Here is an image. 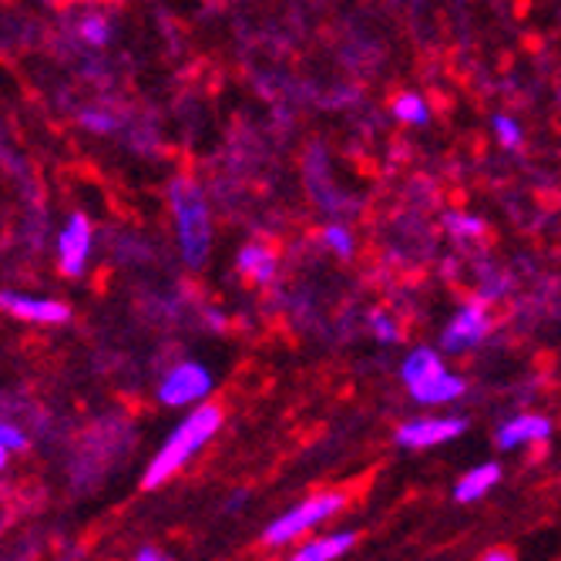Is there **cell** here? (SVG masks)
I'll list each match as a JSON object with an SVG mask.
<instances>
[{
  "label": "cell",
  "mask_w": 561,
  "mask_h": 561,
  "mask_svg": "<svg viewBox=\"0 0 561 561\" xmlns=\"http://www.w3.org/2000/svg\"><path fill=\"white\" fill-rule=\"evenodd\" d=\"M236 266H239L242 276H249L256 286H266L276 276V256L266 245H242L239 256H236Z\"/></svg>",
  "instance_id": "obj_13"
},
{
  "label": "cell",
  "mask_w": 561,
  "mask_h": 561,
  "mask_svg": "<svg viewBox=\"0 0 561 561\" xmlns=\"http://www.w3.org/2000/svg\"><path fill=\"white\" fill-rule=\"evenodd\" d=\"M447 229L454 236H481L484 232V222L478 216H461V213H450L447 216Z\"/></svg>",
  "instance_id": "obj_21"
},
{
  "label": "cell",
  "mask_w": 561,
  "mask_h": 561,
  "mask_svg": "<svg viewBox=\"0 0 561 561\" xmlns=\"http://www.w3.org/2000/svg\"><path fill=\"white\" fill-rule=\"evenodd\" d=\"M27 447H31V434L21 424H14V421L0 424V468H8L11 457L14 454H24Z\"/></svg>",
  "instance_id": "obj_15"
},
{
  "label": "cell",
  "mask_w": 561,
  "mask_h": 561,
  "mask_svg": "<svg viewBox=\"0 0 561 561\" xmlns=\"http://www.w3.org/2000/svg\"><path fill=\"white\" fill-rule=\"evenodd\" d=\"M491 330H494V320H491V310H488V299H471L444 327L440 350L444 353H468V350L481 346L491 336Z\"/></svg>",
  "instance_id": "obj_6"
},
{
  "label": "cell",
  "mask_w": 561,
  "mask_h": 561,
  "mask_svg": "<svg viewBox=\"0 0 561 561\" xmlns=\"http://www.w3.org/2000/svg\"><path fill=\"white\" fill-rule=\"evenodd\" d=\"M393 115L407 125H427L431 122V108L424 105V98H417L411 91L393 98Z\"/></svg>",
  "instance_id": "obj_16"
},
{
  "label": "cell",
  "mask_w": 561,
  "mask_h": 561,
  "mask_svg": "<svg viewBox=\"0 0 561 561\" xmlns=\"http://www.w3.org/2000/svg\"><path fill=\"white\" fill-rule=\"evenodd\" d=\"M245 501H249V491H245V488H239V491L226 501V512H229V515H232V512H239V507H242Z\"/></svg>",
  "instance_id": "obj_25"
},
{
  "label": "cell",
  "mask_w": 561,
  "mask_h": 561,
  "mask_svg": "<svg viewBox=\"0 0 561 561\" xmlns=\"http://www.w3.org/2000/svg\"><path fill=\"white\" fill-rule=\"evenodd\" d=\"M494 135L504 148H518L522 145V128L515 118H507V115H497L494 118Z\"/></svg>",
  "instance_id": "obj_20"
},
{
  "label": "cell",
  "mask_w": 561,
  "mask_h": 561,
  "mask_svg": "<svg viewBox=\"0 0 561 561\" xmlns=\"http://www.w3.org/2000/svg\"><path fill=\"white\" fill-rule=\"evenodd\" d=\"M343 507H346L343 491H317L310 497H302L299 504H293L289 512H283L279 518H273L263 528V545L266 548H289L296 538L310 535V531L323 528L330 518H336Z\"/></svg>",
  "instance_id": "obj_3"
},
{
  "label": "cell",
  "mask_w": 561,
  "mask_h": 561,
  "mask_svg": "<svg viewBox=\"0 0 561 561\" xmlns=\"http://www.w3.org/2000/svg\"><path fill=\"white\" fill-rule=\"evenodd\" d=\"M356 531H330V535H317V538H310L306 545H299L296 551H289L286 558H279V561H336V558H343L346 551H353V545H356Z\"/></svg>",
  "instance_id": "obj_11"
},
{
  "label": "cell",
  "mask_w": 561,
  "mask_h": 561,
  "mask_svg": "<svg viewBox=\"0 0 561 561\" xmlns=\"http://www.w3.org/2000/svg\"><path fill=\"white\" fill-rule=\"evenodd\" d=\"M78 34H81L88 44L101 47V44H108V37H112V27H108V21H105V18H84Z\"/></svg>",
  "instance_id": "obj_18"
},
{
  "label": "cell",
  "mask_w": 561,
  "mask_h": 561,
  "mask_svg": "<svg viewBox=\"0 0 561 561\" xmlns=\"http://www.w3.org/2000/svg\"><path fill=\"white\" fill-rule=\"evenodd\" d=\"M478 561H518V558L507 551V548H488Z\"/></svg>",
  "instance_id": "obj_24"
},
{
  "label": "cell",
  "mask_w": 561,
  "mask_h": 561,
  "mask_svg": "<svg viewBox=\"0 0 561 561\" xmlns=\"http://www.w3.org/2000/svg\"><path fill=\"white\" fill-rule=\"evenodd\" d=\"M213 387H216V377L209 367H202L198 360H182L159 380L156 397L169 411H182V407L192 411L202 400H209Z\"/></svg>",
  "instance_id": "obj_4"
},
{
  "label": "cell",
  "mask_w": 561,
  "mask_h": 561,
  "mask_svg": "<svg viewBox=\"0 0 561 561\" xmlns=\"http://www.w3.org/2000/svg\"><path fill=\"white\" fill-rule=\"evenodd\" d=\"M169 202H172V216H175V236H179L182 260L188 270H198L209 260V249H213V219L206 209V198H202V188L192 179H172Z\"/></svg>",
  "instance_id": "obj_2"
},
{
  "label": "cell",
  "mask_w": 561,
  "mask_h": 561,
  "mask_svg": "<svg viewBox=\"0 0 561 561\" xmlns=\"http://www.w3.org/2000/svg\"><path fill=\"white\" fill-rule=\"evenodd\" d=\"M465 434H468V417H461V414H427V417L403 421L393 431V444L400 450H431V447L450 444Z\"/></svg>",
  "instance_id": "obj_5"
},
{
  "label": "cell",
  "mask_w": 561,
  "mask_h": 561,
  "mask_svg": "<svg viewBox=\"0 0 561 561\" xmlns=\"http://www.w3.org/2000/svg\"><path fill=\"white\" fill-rule=\"evenodd\" d=\"M0 306L27 323H47V327H58L71 320V306L58 302V299H41V296H21V293H4L0 296Z\"/></svg>",
  "instance_id": "obj_10"
},
{
  "label": "cell",
  "mask_w": 561,
  "mask_h": 561,
  "mask_svg": "<svg viewBox=\"0 0 561 561\" xmlns=\"http://www.w3.org/2000/svg\"><path fill=\"white\" fill-rule=\"evenodd\" d=\"M407 393H411V400L421 403V407H447V403H457L468 393V380L440 364L427 377L407 383Z\"/></svg>",
  "instance_id": "obj_8"
},
{
  "label": "cell",
  "mask_w": 561,
  "mask_h": 561,
  "mask_svg": "<svg viewBox=\"0 0 561 561\" xmlns=\"http://www.w3.org/2000/svg\"><path fill=\"white\" fill-rule=\"evenodd\" d=\"M444 360H440V353L437 350H431V346H417V350H411L403 356V364H400V380H403V387L407 383H414V380H421V377H427L431 370H437Z\"/></svg>",
  "instance_id": "obj_14"
},
{
  "label": "cell",
  "mask_w": 561,
  "mask_h": 561,
  "mask_svg": "<svg viewBox=\"0 0 561 561\" xmlns=\"http://www.w3.org/2000/svg\"><path fill=\"white\" fill-rule=\"evenodd\" d=\"M88 131H94V135H105V131H115L118 128V118H112V115H105V112H81V118H78Z\"/></svg>",
  "instance_id": "obj_22"
},
{
  "label": "cell",
  "mask_w": 561,
  "mask_h": 561,
  "mask_svg": "<svg viewBox=\"0 0 561 561\" xmlns=\"http://www.w3.org/2000/svg\"><path fill=\"white\" fill-rule=\"evenodd\" d=\"M497 484H501V465H497V461H484V465H478V468H471L468 474L457 478V484H454V501H457V504H478V501L488 497Z\"/></svg>",
  "instance_id": "obj_12"
},
{
  "label": "cell",
  "mask_w": 561,
  "mask_h": 561,
  "mask_svg": "<svg viewBox=\"0 0 561 561\" xmlns=\"http://www.w3.org/2000/svg\"><path fill=\"white\" fill-rule=\"evenodd\" d=\"M551 434H554L551 417L528 411V414H515V417L501 421L494 431V444H497V450H522V447H538V444L551 440Z\"/></svg>",
  "instance_id": "obj_7"
},
{
  "label": "cell",
  "mask_w": 561,
  "mask_h": 561,
  "mask_svg": "<svg viewBox=\"0 0 561 561\" xmlns=\"http://www.w3.org/2000/svg\"><path fill=\"white\" fill-rule=\"evenodd\" d=\"M131 561H172L162 548H156V545H141L135 554H131Z\"/></svg>",
  "instance_id": "obj_23"
},
{
  "label": "cell",
  "mask_w": 561,
  "mask_h": 561,
  "mask_svg": "<svg viewBox=\"0 0 561 561\" xmlns=\"http://www.w3.org/2000/svg\"><path fill=\"white\" fill-rule=\"evenodd\" d=\"M370 333L377 336V343H383V346H390V343H400V327L393 323V317H387V313H374L370 317Z\"/></svg>",
  "instance_id": "obj_17"
},
{
  "label": "cell",
  "mask_w": 561,
  "mask_h": 561,
  "mask_svg": "<svg viewBox=\"0 0 561 561\" xmlns=\"http://www.w3.org/2000/svg\"><path fill=\"white\" fill-rule=\"evenodd\" d=\"M222 424H226V411H222L219 403H198V407H192V411L169 431V437L162 440L156 457H151V461L145 465L141 491H159L172 478H179L195 461V457L219 437Z\"/></svg>",
  "instance_id": "obj_1"
},
{
  "label": "cell",
  "mask_w": 561,
  "mask_h": 561,
  "mask_svg": "<svg viewBox=\"0 0 561 561\" xmlns=\"http://www.w3.org/2000/svg\"><path fill=\"white\" fill-rule=\"evenodd\" d=\"M88 256H91V222L88 216L75 213L58 239V260H61V273L65 276H81L88 270Z\"/></svg>",
  "instance_id": "obj_9"
},
{
  "label": "cell",
  "mask_w": 561,
  "mask_h": 561,
  "mask_svg": "<svg viewBox=\"0 0 561 561\" xmlns=\"http://www.w3.org/2000/svg\"><path fill=\"white\" fill-rule=\"evenodd\" d=\"M323 242L336 252V256H343V260H350V256H353V236H350L343 226H327Z\"/></svg>",
  "instance_id": "obj_19"
}]
</instances>
